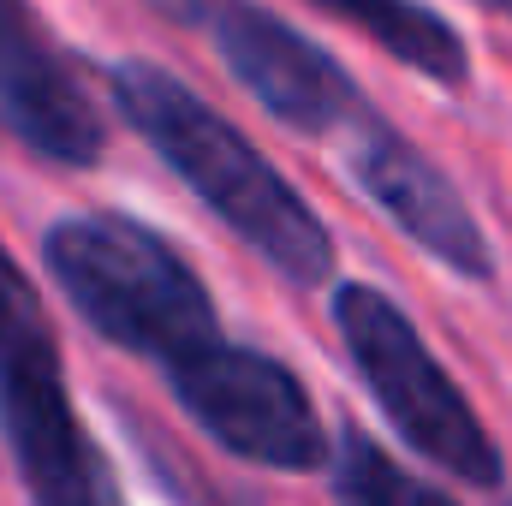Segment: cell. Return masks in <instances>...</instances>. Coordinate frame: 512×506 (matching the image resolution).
I'll return each instance as SVG.
<instances>
[{"label":"cell","mask_w":512,"mask_h":506,"mask_svg":"<svg viewBox=\"0 0 512 506\" xmlns=\"http://www.w3.org/2000/svg\"><path fill=\"white\" fill-rule=\"evenodd\" d=\"M114 108L185 179V191L227 233H239L274 274H286L292 286H322L334 274V233L304 203V191L286 185L280 167L185 78H173L155 60H120Z\"/></svg>","instance_id":"1"},{"label":"cell","mask_w":512,"mask_h":506,"mask_svg":"<svg viewBox=\"0 0 512 506\" xmlns=\"http://www.w3.org/2000/svg\"><path fill=\"white\" fill-rule=\"evenodd\" d=\"M42 262L66 304L120 352L155 358L167 376L221 340L209 286L155 227L131 215H66L42 233Z\"/></svg>","instance_id":"2"},{"label":"cell","mask_w":512,"mask_h":506,"mask_svg":"<svg viewBox=\"0 0 512 506\" xmlns=\"http://www.w3.org/2000/svg\"><path fill=\"white\" fill-rule=\"evenodd\" d=\"M0 441L30 506H126V489L78 417L42 292L0 239Z\"/></svg>","instance_id":"3"},{"label":"cell","mask_w":512,"mask_h":506,"mask_svg":"<svg viewBox=\"0 0 512 506\" xmlns=\"http://www.w3.org/2000/svg\"><path fill=\"white\" fill-rule=\"evenodd\" d=\"M334 328L370 387V399L387 411V423L399 429L411 453H423L429 465H441L447 477L471 489H501L495 435L483 429L459 381L435 364V352L423 346V334L387 292L358 286V280L334 286Z\"/></svg>","instance_id":"4"},{"label":"cell","mask_w":512,"mask_h":506,"mask_svg":"<svg viewBox=\"0 0 512 506\" xmlns=\"http://www.w3.org/2000/svg\"><path fill=\"white\" fill-rule=\"evenodd\" d=\"M167 393L179 411L233 459L262 471H322L328 465V429L280 358L239 346V340H209L185 364L167 370Z\"/></svg>","instance_id":"5"},{"label":"cell","mask_w":512,"mask_h":506,"mask_svg":"<svg viewBox=\"0 0 512 506\" xmlns=\"http://www.w3.org/2000/svg\"><path fill=\"white\" fill-rule=\"evenodd\" d=\"M209 36L221 66L251 90L262 114H274L280 126L304 131V137H340L364 114L358 84L346 78V66L316 48L304 30H292L286 18H274L256 0H221L209 12Z\"/></svg>","instance_id":"6"},{"label":"cell","mask_w":512,"mask_h":506,"mask_svg":"<svg viewBox=\"0 0 512 506\" xmlns=\"http://www.w3.org/2000/svg\"><path fill=\"white\" fill-rule=\"evenodd\" d=\"M340 149H346L352 185L382 209L417 251H429L441 268H453L465 280H489L495 274V251H489L471 203L453 191V179L417 143H405L387 120H376L364 108L352 126L340 131Z\"/></svg>","instance_id":"7"},{"label":"cell","mask_w":512,"mask_h":506,"mask_svg":"<svg viewBox=\"0 0 512 506\" xmlns=\"http://www.w3.org/2000/svg\"><path fill=\"white\" fill-rule=\"evenodd\" d=\"M0 120L24 149L60 167H90L108 149V126L90 90L78 84L48 24L30 12V0H0Z\"/></svg>","instance_id":"8"},{"label":"cell","mask_w":512,"mask_h":506,"mask_svg":"<svg viewBox=\"0 0 512 506\" xmlns=\"http://www.w3.org/2000/svg\"><path fill=\"white\" fill-rule=\"evenodd\" d=\"M322 12H334L340 24H352L358 36H370L382 54H393L399 66H411V72H423L429 84H465V72H471V54H465V42H459V30L441 18V12H429V6H417V0H316Z\"/></svg>","instance_id":"9"},{"label":"cell","mask_w":512,"mask_h":506,"mask_svg":"<svg viewBox=\"0 0 512 506\" xmlns=\"http://www.w3.org/2000/svg\"><path fill=\"white\" fill-rule=\"evenodd\" d=\"M334 501L340 506H453L435 483L411 477L399 459H387L364 429H340L334 441Z\"/></svg>","instance_id":"10"},{"label":"cell","mask_w":512,"mask_h":506,"mask_svg":"<svg viewBox=\"0 0 512 506\" xmlns=\"http://www.w3.org/2000/svg\"><path fill=\"white\" fill-rule=\"evenodd\" d=\"M161 18H179V24H209V12L221 6V0H149Z\"/></svg>","instance_id":"11"},{"label":"cell","mask_w":512,"mask_h":506,"mask_svg":"<svg viewBox=\"0 0 512 506\" xmlns=\"http://www.w3.org/2000/svg\"><path fill=\"white\" fill-rule=\"evenodd\" d=\"M489 12H501V18H512V0H483Z\"/></svg>","instance_id":"12"}]
</instances>
